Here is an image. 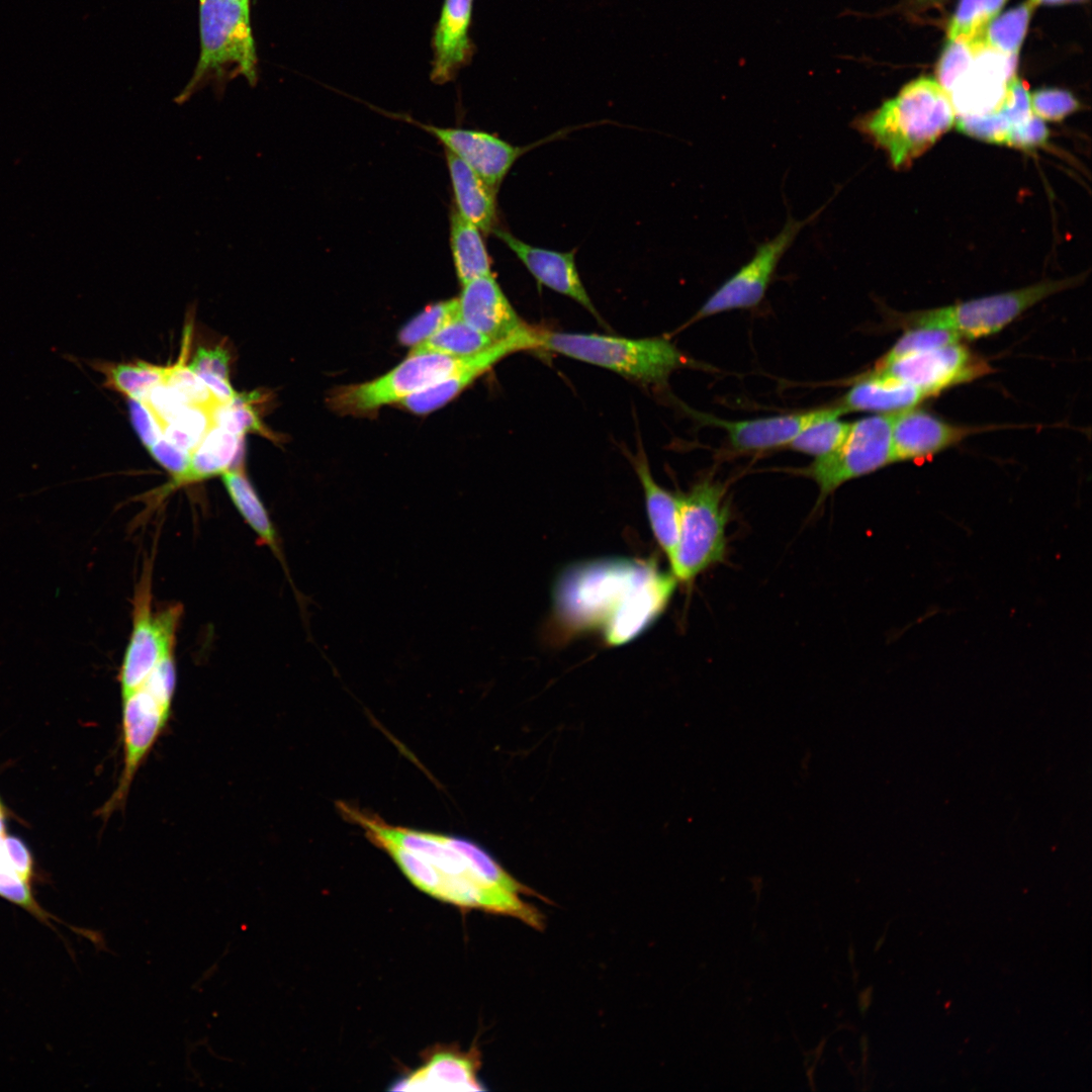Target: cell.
<instances>
[{"instance_id":"1","label":"cell","mask_w":1092,"mask_h":1092,"mask_svg":"<svg viewBox=\"0 0 1092 1092\" xmlns=\"http://www.w3.org/2000/svg\"><path fill=\"white\" fill-rule=\"evenodd\" d=\"M338 810L384 851L404 877L430 897L461 909L517 918L542 929V913L524 896L535 892L517 881L484 848L454 835L391 824L340 801Z\"/></svg>"},{"instance_id":"2","label":"cell","mask_w":1092,"mask_h":1092,"mask_svg":"<svg viewBox=\"0 0 1092 1092\" xmlns=\"http://www.w3.org/2000/svg\"><path fill=\"white\" fill-rule=\"evenodd\" d=\"M948 94L937 81L920 77L877 109L856 117L852 126L903 169L927 151L956 122Z\"/></svg>"},{"instance_id":"3","label":"cell","mask_w":1092,"mask_h":1092,"mask_svg":"<svg viewBox=\"0 0 1092 1092\" xmlns=\"http://www.w3.org/2000/svg\"><path fill=\"white\" fill-rule=\"evenodd\" d=\"M198 5L199 57L188 83L174 98L178 105L208 85L221 98L238 77L250 87L259 81L251 8L234 0H198Z\"/></svg>"},{"instance_id":"4","label":"cell","mask_w":1092,"mask_h":1092,"mask_svg":"<svg viewBox=\"0 0 1092 1092\" xmlns=\"http://www.w3.org/2000/svg\"><path fill=\"white\" fill-rule=\"evenodd\" d=\"M656 567L630 559L595 560L570 567L554 590L556 612L573 629L600 626L605 632Z\"/></svg>"},{"instance_id":"5","label":"cell","mask_w":1092,"mask_h":1092,"mask_svg":"<svg viewBox=\"0 0 1092 1092\" xmlns=\"http://www.w3.org/2000/svg\"><path fill=\"white\" fill-rule=\"evenodd\" d=\"M536 349L600 366L650 385L664 384L674 370L689 365L688 358L664 338L538 331Z\"/></svg>"},{"instance_id":"6","label":"cell","mask_w":1092,"mask_h":1092,"mask_svg":"<svg viewBox=\"0 0 1092 1092\" xmlns=\"http://www.w3.org/2000/svg\"><path fill=\"white\" fill-rule=\"evenodd\" d=\"M176 679L172 654L157 664L142 686L122 699L123 766L116 789L101 809L105 816L123 806L139 768L167 725Z\"/></svg>"},{"instance_id":"7","label":"cell","mask_w":1092,"mask_h":1092,"mask_svg":"<svg viewBox=\"0 0 1092 1092\" xmlns=\"http://www.w3.org/2000/svg\"><path fill=\"white\" fill-rule=\"evenodd\" d=\"M729 508L720 482L703 479L680 494L678 536L668 559L671 573L680 582H691L726 553Z\"/></svg>"},{"instance_id":"8","label":"cell","mask_w":1092,"mask_h":1092,"mask_svg":"<svg viewBox=\"0 0 1092 1092\" xmlns=\"http://www.w3.org/2000/svg\"><path fill=\"white\" fill-rule=\"evenodd\" d=\"M1078 281L1077 277L1043 281L943 307L911 311L901 314L900 323L908 329L947 330L962 339L987 337L1004 329L1037 302L1075 286Z\"/></svg>"},{"instance_id":"9","label":"cell","mask_w":1092,"mask_h":1092,"mask_svg":"<svg viewBox=\"0 0 1092 1092\" xmlns=\"http://www.w3.org/2000/svg\"><path fill=\"white\" fill-rule=\"evenodd\" d=\"M463 358L410 353L405 360L375 379L333 389L328 403L341 415H372L384 405L399 403L443 381Z\"/></svg>"},{"instance_id":"10","label":"cell","mask_w":1092,"mask_h":1092,"mask_svg":"<svg viewBox=\"0 0 1092 1092\" xmlns=\"http://www.w3.org/2000/svg\"><path fill=\"white\" fill-rule=\"evenodd\" d=\"M182 607L154 611L152 565H145L132 608V628L119 670L121 699L144 684L157 664L174 654Z\"/></svg>"},{"instance_id":"11","label":"cell","mask_w":1092,"mask_h":1092,"mask_svg":"<svg viewBox=\"0 0 1092 1092\" xmlns=\"http://www.w3.org/2000/svg\"><path fill=\"white\" fill-rule=\"evenodd\" d=\"M892 420L893 413H888L851 423L846 439L835 451L800 470L816 482L821 499L843 483L893 463Z\"/></svg>"},{"instance_id":"12","label":"cell","mask_w":1092,"mask_h":1092,"mask_svg":"<svg viewBox=\"0 0 1092 1092\" xmlns=\"http://www.w3.org/2000/svg\"><path fill=\"white\" fill-rule=\"evenodd\" d=\"M820 212L821 209L804 220L789 217L777 236L758 245L751 259L707 298L690 323L725 311L757 306L764 297L782 257L800 231Z\"/></svg>"},{"instance_id":"13","label":"cell","mask_w":1092,"mask_h":1092,"mask_svg":"<svg viewBox=\"0 0 1092 1092\" xmlns=\"http://www.w3.org/2000/svg\"><path fill=\"white\" fill-rule=\"evenodd\" d=\"M989 364L960 343L900 359L871 372L887 380L913 386L929 397L989 373Z\"/></svg>"},{"instance_id":"14","label":"cell","mask_w":1092,"mask_h":1092,"mask_svg":"<svg viewBox=\"0 0 1092 1092\" xmlns=\"http://www.w3.org/2000/svg\"><path fill=\"white\" fill-rule=\"evenodd\" d=\"M1017 55L1007 56L983 44L967 71L947 92L957 116L984 115L999 109L1009 82L1016 76Z\"/></svg>"},{"instance_id":"15","label":"cell","mask_w":1092,"mask_h":1092,"mask_svg":"<svg viewBox=\"0 0 1092 1092\" xmlns=\"http://www.w3.org/2000/svg\"><path fill=\"white\" fill-rule=\"evenodd\" d=\"M699 422L721 428L738 452H757L787 447L804 429L829 416L845 414L839 405L742 421L723 420L686 408Z\"/></svg>"},{"instance_id":"16","label":"cell","mask_w":1092,"mask_h":1092,"mask_svg":"<svg viewBox=\"0 0 1092 1092\" xmlns=\"http://www.w3.org/2000/svg\"><path fill=\"white\" fill-rule=\"evenodd\" d=\"M537 332L528 327L510 338L496 341L487 348L464 357L446 379L403 399L398 404L419 416L441 408L508 355L520 350L536 349Z\"/></svg>"},{"instance_id":"17","label":"cell","mask_w":1092,"mask_h":1092,"mask_svg":"<svg viewBox=\"0 0 1092 1092\" xmlns=\"http://www.w3.org/2000/svg\"><path fill=\"white\" fill-rule=\"evenodd\" d=\"M414 123L433 134L447 152L465 163L494 191L517 159L530 149L516 147L481 130L440 127L415 120Z\"/></svg>"},{"instance_id":"18","label":"cell","mask_w":1092,"mask_h":1092,"mask_svg":"<svg viewBox=\"0 0 1092 1092\" xmlns=\"http://www.w3.org/2000/svg\"><path fill=\"white\" fill-rule=\"evenodd\" d=\"M480 1058L477 1050L460 1051L436 1046L426 1053L423 1063L398 1078L390 1091H483L478 1078Z\"/></svg>"},{"instance_id":"19","label":"cell","mask_w":1092,"mask_h":1092,"mask_svg":"<svg viewBox=\"0 0 1092 1092\" xmlns=\"http://www.w3.org/2000/svg\"><path fill=\"white\" fill-rule=\"evenodd\" d=\"M492 234L512 250L538 283L575 300L601 320L579 277L573 250L558 252L532 246L497 228Z\"/></svg>"},{"instance_id":"20","label":"cell","mask_w":1092,"mask_h":1092,"mask_svg":"<svg viewBox=\"0 0 1092 1092\" xmlns=\"http://www.w3.org/2000/svg\"><path fill=\"white\" fill-rule=\"evenodd\" d=\"M971 433L970 428L949 424L914 407L894 412L893 463L932 456L958 444Z\"/></svg>"},{"instance_id":"21","label":"cell","mask_w":1092,"mask_h":1092,"mask_svg":"<svg viewBox=\"0 0 1092 1092\" xmlns=\"http://www.w3.org/2000/svg\"><path fill=\"white\" fill-rule=\"evenodd\" d=\"M457 300L460 317L493 342L510 338L529 327L518 315L491 274L462 285Z\"/></svg>"},{"instance_id":"22","label":"cell","mask_w":1092,"mask_h":1092,"mask_svg":"<svg viewBox=\"0 0 1092 1092\" xmlns=\"http://www.w3.org/2000/svg\"><path fill=\"white\" fill-rule=\"evenodd\" d=\"M473 0H444L432 36L430 77L434 83L452 81L470 62L474 47L469 37Z\"/></svg>"},{"instance_id":"23","label":"cell","mask_w":1092,"mask_h":1092,"mask_svg":"<svg viewBox=\"0 0 1092 1092\" xmlns=\"http://www.w3.org/2000/svg\"><path fill=\"white\" fill-rule=\"evenodd\" d=\"M642 484L650 527L669 559L674 551L679 525L680 494L661 487L654 479L643 449L629 457Z\"/></svg>"},{"instance_id":"24","label":"cell","mask_w":1092,"mask_h":1092,"mask_svg":"<svg viewBox=\"0 0 1092 1092\" xmlns=\"http://www.w3.org/2000/svg\"><path fill=\"white\" fill-rule=\"evenodd\" d=\"M929 396L919 389L873 372L859 377L838 403L846 413L888 414L914 407Z\"/></svg>"},{"instance_id":"25","label":"cell","mask_w":1092,"mask_h":1092,"mask_svg":"<svg viewBox=\"0 0 1092 1092\" xmlns=\"http://www.w3.org/2000/svg\"><path fill=\"white\" fill-rule=\"evenodd\" d=\"M446 161L456 211L480 232L490 234L495 229V193L476 173L456 156L446 151Z\"/></svg>"},{"instance_id":"26","label":"cell","mask_w":1092,"mask_h":1092,"mask_svg":"<svg viewBox=\"0 0 1092 1092\" xmlns=\"http://www.w3.org/2000/svg\"><path fill=\"white\" fill-rule=\"evenodd\" d=\"M220 476L237 511L258 537L259 542L272 551L282 565L286 576L290 579L276 528L242 466L236 465V467L224 471Z\"/></svg>"},{"instance_id":"27","label":"cell","mask_w":1092,"mask_h":1092,"mask_svg":"<svg viewBox=\"0 0 1092 1092\" xmlns=\"http://www.w3.org/2000/svg\"><path fill=\"white\" fill-rule=\"evenodd\" d=\"M243 437L214 425L191 452L185 474L172 486L221 475L234 467L237 456L243 450Z\"/></svg>"},{"instance_id":"28","label":"cell","mask_w":1092,"mask_h":1092,"mask_svg":"<svg viewBox=\"0 0 1092 1092\" xmlns=\"http://www.w3.org/2000/svg\"><path fill=\"white\" fill-rule=\"evenodd\" d=\"M450 244L461 285L491 274L490 259L480 231L457 211H453L450 218Z\"/></svg>"},{"instance_id":"29","label":"cell","mask_w":1092,"mask_h":1092,"mask_svg":"<svg viewBox=\"0 0 1092 1092\" xmlns=\"http://www.w3.org/2000/svg\"><path fill=\"white\" fill-rule=\"evenodd\" d=\"M86 362L104 375L105 387L136 400H143L152 388L164 382L170 369L146 362L112 363L96 359Z\"/></svg>"},{"instance_id":"30","label":"cell","mask_w":1092,"mask_h":1092,"mask_svg":"<svg viewBox=\"0 0 1092 1092\" xmlns=\"http://www.w3.org/2000/svg\"><path fill=\"white\" fill-rule=\"evenodd\" d=\"M493 343L459 315L428 340L411 349L410 353H436L461 358L475 354Z\"/></svg>"},{"instance_id":"31","label":"cell","mask_w":1092,"mask_h":1092,"mask_svg":"<svg viewBox=\"0 0 1092 1092\" xmlns=\"http://www.w3.org/2000/svg\"><path fill=\"white\" fill-rule=\"evenodd\" d=\"M1033 8L1034 5L1027 1L992 19L982 34L984 44L1003 55H1017Z\"/></svg>"},{"instance_id":"32","label":"cell","mask_w":1092,"mask_h":1092,"mask_svg":"<svg viewBox=\"0 0 1092 1092\" xmlns=\"http://www.w3.org/2000/svg\"><path fill=\"white\" fill-rule=\"evenodd\" d=\"M839 415L821 419L804 429L787 448L815 458L835 451L846 439L851 423Z\"/></svg>"},{"instance_id":"33","label":"cell","mask_w":1092,"mask_h":1092,"mask_svg":"<svg viewBox=\"0 0 1092 1092\" xmlns=\"http://www.w3.org/2000/svg\"><path fill=\"white\" fill-rule=\"evenodd\" d=\"M457 316H459L457 298L435 302L403 325L398 332L397 340L402 346L413 349Z\"/></svg>"},{"instance_id":"34","label":"cell","mask_w":1092,"mask_h":1092,"mask_svg":"<svg viewBox=\"0 0 1092 1092\" xmlns=\"http://www.w3.org/2000/svg\"><path fill=\"white\" fill-rule=\"evenodd\" d=\"M211 408L187 405L163 428V437L191 453L215 425Z\"/></svg>"},{"instance_id":"35","label":"cell","mask_w":1092,"mask_h":1092,"mask_svg":"<svg viewBox=\"0 0 1092 1092\" xmlns=\"http://www.w3.org/2000/svg\"><path fill=\"white\" fill-rule=\"evenodd\" d=\"M962 338L950 331L932 328H910L877 362L875 368L888 366L908 356L960 343Z\"/></svg>"},{"instance_id":"36","label":"cell","mask_w":1092,"mask_h":1092,"mask_svg":"<svg viewBox=\"0 0 1092 1092\" xmlns=\"http://www.w3.org/2000/svg\"><path fill=\"white\" fill-rule=\"evenodd\" d=\"M1007 0H961L947 27L948 40L980 37Z\"/></svg>"},{"instance_id":"37","label":"cell","mask_w":1092,"mask_h":1092,"mask_svg":"<svg viewBox=\"0 0 1092 1092\" xmlns=\"http://www.w3.org/2000/svg\"><path fill=\"white\" fill-rule=\"evenodd\" d=\"M259 395L236 396L228 403L215 406L212 411L214 424L237 435L244 436L246 433H257L270 439L274 435L262 424L252 403Z\"/></svg>"},{"instance_id":"38","label":"cell","mask_w":1092,"mask_h":1092,"mask_svg":"<svg viewBox=\"0 0 1092 1092\" xmlns=\"http://www.w3.org/2000/svg\"><path fill=\"white\" fill-rule=\"evenodd\" d=\"M980 37H957L948 40L937 65L938 84L947 93L956 81L972 64L977 51L983 46Z\"/></svg>"},{"instance_id":"39","label":"cell","mask_w":1092,"mask_h":1092,"mask_svg":"<svg viewBox=\"0 0 1092 1092\" xmlns=\"http://www.w3.org/2000/svg\"><path fill=\"white\" fill-rule=\"evenodd\" d=\"M166 384L178 390L191 405H199L213 410L219 403L203 380L184 363H176L170 366L164 381Z\"/></svg>"},{"instance_id":"40","label":"cell","mask_w":1092,"mask_h":1092,"mask_svg":"<svg viewBox=\"0 0 1092 1092\" xmlns=\"http://www.w3.org/2000/svg\"><path fill=\"white\" fill-rule=\"evenodd\" d=\"M1031 109L1042 120L1060 121L1075 112L1080 104L1068 91L1042 89L1030 95Z\"/></svg>"},{"instance_id":"41","label":"cell","mask_w":1092,"mask_h":1092,"mask_svg":"<svg viewBox=\"0 0 1092 1092\" xmlns=\"http://www.w3.org/2000/svg\"><path fill=\"white\" fill-rule=\"evenodd\" d=\"M142 401L154 414L162 431L184 407L191 405L178 390L165 382L152 388Z\"/></svg>"},{"instance_id":"42","label":"cell","mask_w":1092,"mask_h":1092,"mask_svg":"<svg viewBox=\"0 0 1092 1092\" xmlns=\"http://www.w3.org/2000/svg\"><path fill=\"white\" fill-rule=\"evenodd\" d=\"M0 869L31 882L33 862L29 850L20 839L5 833H0Z\"/></svg>"},{"instance_id":"43","label":"cell","mask_w":1092,"mask_h":1092,"mask_svg":"<svg viewBox=\"0 0 1092 1092\" xmlns=\"http://www.w3.org/2000/svg\"><path fill=\"white\" fill-rule=\"evenodd\" d=\"M229 362L230 355L226 349L220 346L199 347L187 368L198 376L213 375L229 380Z\"/></svg>"},{"instance_id":"44","label":"cell","mask_w":1092,"mask_h":1092,"mask_svg":"<svg viewBox=\"0 0 1092 1092\" xmlns=\"http://www.w3.org/2000/svg\"><path fill=\"white\" fill-rule=\"evenodd\" d=\"M152 457L166 469L174 485L186 472L191 453L177 447L164 437L148 448Z\"/></svg>"},{"instance_id":"45","label":"cell","mask_w":1092,"mask_h":1092,"mask_svg":"<svg viewBox=\"0 0 1092 1092\" xmlns=\"http://www.w3.org/2000/svg\"><path fill=\"white\" fill-rule=\"evenodd\" d=\"M131 424L143 444L149 448L163 437L162 428L149 407L142 401L129 398Z\"/></svg>"},{"instance_id":"46","label":"cell","mask_w":1092,"mask_h":1092,"mask_svg":"<svg viewBox=\"0 0 1092 1092\" xmlns=\"http://www.w3.org/2000/svg\"><path fill=\"white\" fill-rule=\"evenodd\" d=\"M1034 6L1036 5H1058L1067 3H1078L1087 0H1029Z\"/></svg>"},{"instance_id":"47","label":"cell","mask_w":1092,"mask_h":1092,"mask_svg":"<svg viewBox=\"0 0 1092 1092\" xmlns=\"http://www.w3.org/2000/svg\"><path fill=\"white\" fill-rule=\"evenodd\" d=\"M4 820H5L4 810H3V807H2L1 802H0V833H5V822H4Z\"/></svg>"},{"instance_id":"48","label":"cell","mask_w":1092,"mask_h":1092,"mask_svg":"<svg viewBox=\"0 0 1092 1092\" xmlns=\"http://www.w3.org/2000/svg\"><path fill=\"white\" fill-rule=\"evenodd\" d=\"M919 1H920V2L922 3V4L932 5V4H939V3H942V2H944L945 0H919Z\"/></svg>"},{"instance_id":"49","label":"cell","mask_w":1092,"mask_h":1092,"mask_svg":"<svg viewBox=\"0 0 1092 1092\" xmlns=\"http://www.w3.org/2000/svg\"><path fill=\"white\" fill-rule=\"evenodd\" d=\"M234 1H237V2L245 5L246 7L251 8V0H234Z\"/></svg>"}]
</instances>
